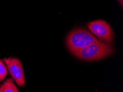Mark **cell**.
I'll return each instance as SVG.
<instances>
[{
  "instance_id": "obj_5",
  "label": "cell",
  "mask_w": 123,
  "mask_h": 92,
  "mask_svg": "<svg viewBox=\"0 0 123 92\" xmlns=\"http://www.w3.org/2000/svg\"><path fill=\"white\" fill-rule=\"evenodd\" d=\"M19 90L15 85L13 78L7 79L0 86V92H18Z\"/></svg>"
},
{
  "instance_id": "obj_6",
  "label": "cell",
  "mask_w": 123,
  "mask_h": 92,
  "mask_svg": "<svg viewBox=\"0 0 123 92\" xmlns=\"http://www.w3.org/2000/svg\"><path fill=\"white\" fill-rule=\"evenodd\" d=\"M7 74V67L1 60H0V82L2 81Z\"/></svg>"
},
{
  "instance_id": "obj_1",
  "label": "cell",
  "mask_w": 123,
  "mask_h": 92,
  "mask_svg": "<svg viewBox=\"0 0 123 92\" xmlns=\"http://www.w3.org/2000/svg\"><path fill=\"white\" fill-rule=\"evenodd\" d=\"M114 50L111 43L103 42L99 39L97 42L72 54L81 60L93 61L107 57L113 53Z\"/></svg>"
},
{
  "instance_id": "obj_7",
  "label": "cell",
  "mask_w": 123,
  "mask_h": 92,
  "mask_svg": "<svg viewBox=\"0 0 123 92\" xmlns=\"http://www.w3.org/2000/svg\"><path fill=\"white\" fill-rule=\"evenodd\" d=\"M119 4L120 5L121 7H123V0H118Z\"/></svg>"
},
{
  "instance_id": "obj_4",
  "label": "cell",
  "mask_w": 123,
  "mask_h": 92,
  "mask_svg": "<svg viewBox=\"0 0 123 92\" xmlns=\"http://www.w3.org/2000/svg\"><path fill=\"white\" fill-rule=\"evenodd\" d=\"M12 78L20 87L25 85V76L23 65L20 60L16 57H10L3 60Z\"/></svg>"
},
{
  "instance_id": "obj_2",
  "label": "cell",
  "mask_w": 123,
  "mask_h": 92,
  "mask_svg": "<svg viewBox=\"0 0 123 92\" xmlns=\"http://www.w3.org/2000/svg\"><path fill=\"white\" fill-rule=\"evenodd\" d=\"M98 40L88 30L78 28L68 33L66 37V44L69 51L73 54Z\"/></svg>"
},
{
  "instance_id": "obj_3",
  "label": "cell",
  "mask_w": 123,
  "mask_h": 92,
  "mask_svg": "<svg viewBox=\"0 0 123 92\" xmlns=\"http://www.w3.org/2000/svg\"><path fill=\"white\" fill-rule=\"evenodd\" d=\"M87 26L93 34L103 42L111 43L114 34L110 24L104 20H96L87 23Z\"/></svg>"
}]
</instances>
